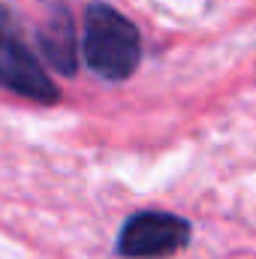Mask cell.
I'll return each instance as SVG.
<instances>
[{
	"label": "cell",
	"mask_w": 256,
	"mask_h": 259,
	"mask_svg": "<svg viewBox=\"0 0 256 259\" xmlns=\"http://www.w3.org/2000/svg\"><path fill=\"white\" fill-rule=\"evenodd\" d=\"M6 36H15V18H12V12L0 3V39H6Z\"/></svg>",
	"instance_id": "5b68a950"
},
{
	"label": "cell",
	"mask_w": 256,
	"mask_h": 259,
	"mask_svg": "<svg viewBox=\"0 0 256 259\" xmlns=\"http://www.w3.org/2000/svg\"><path fill=\"white\" fill-rule=\"evenodd\" d=\"M36 42L39 52L46 55V61L61 69L64 75H72L78 66V46H75V30L66 12H55L46 18V24L36 30Z\"/></svg>",
	"instance_id": "277c9868"
},
{
	"label": "cell",
	"mask_w": 256,
	"mask_h": 259,
	"mask_svg": "<svg viewBox=\"0 0 256 259\" xmlns=\"http://www.w3.org/2000/svg\"><path fill=\"white\" fill-rule=\"evenodd\" d=\"M190 220L169 211H139L127 217L118 232V256L124 259H166L190 244Z\"/></svg>",
	"instance_id": "7a4b0ae2"
},
{
	"label": "cell",
	"mask_w": 256,
	"mask_h": 259,
	"mask_svg": "<svg viewBox=\"0 0 256 259\" xmlns=\"http://www.w3.org/2000/svg\"><path fill=\"white\" fill-rule=\"evenodd\" d=\"M0 88L21 94L27 100H36V103H58L61 97L55 81L39 66V61L15 36L0 39Z\"/></svg>",
	"instance_id": "3957f363"
},
{
	"label": "cell",
	"mask_w": 256,
	"mask_h": 259,
	"mask_svg": "<svg viewBox=\"0 0 256 259\" xmlns=\"http://www.w3.org/2000/svg\"><path fill=\"white\" fill-rule=\"evenodd\" d=\"M84 64L106 81H124L136 72L142 58V39L136 24L106 3L84 9Z\"/></svg>",
	"instance_id": "6da1fadb"
}]
</instances>
